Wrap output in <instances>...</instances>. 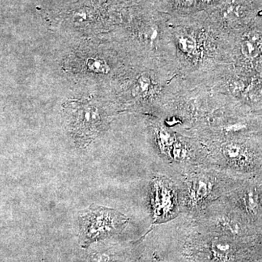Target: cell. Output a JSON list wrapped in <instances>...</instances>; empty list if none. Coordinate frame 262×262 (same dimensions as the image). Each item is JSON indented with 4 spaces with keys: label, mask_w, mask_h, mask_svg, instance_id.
Returning a JSON list of instances; mask_svg holds the SVG:
<instances>
[{
    "label": "cell",
    "mask_w": 262,
    "mask_h": 262,
    "mask_svg": "<svg viewBox=\"0 0 262 262\" xmlns=\"http://www.w3.org/2000/svg\"><path fill=\"white\" fill-rule=\"evenodd\" d=\"M128 221L118 211L95 205H91L79 214L81 236L86 244L121 231Z\"/></svg>",
    "instance_id": "6da1fadb"
},
{
    "label": "cell",
    "mask_w": 262,
    "mask_h": 262,
    "mask_svg": "<svg viewBox=\"0 0 262 262\" xmlns=\"http://www.w3.org/2000/svg\"><path fill=\"white\" fill-rule=\"evenodd\" d=\"M67 121L74 137L88 142L97 136L101 125L98 108L89 104H76L67 111Z\"/></svg>",
    "instance_id": "7a4b0ae2"
},
{
    "label": "cell",
    "mask_w": 262,
    "mask_h": 262,
    "mask_svg": "<svg viewBox=\"0 0 262 262\" xmlns=\"http://www.w3.org/2000/svg\"><path fill=\"white\" fill-rule=\"evenodd\" d=\"M212 186L211 182L203 178L194 179L189 184V195L194 204L203 201L210 194Z\"/></svg>",
    "instance_id": "3957f363"
},
{
    "label": "cell",
    "mask_w": 262,
    "mask_h": 262,
    "mask_svg": "<svg viewBox=\"0 0 262 262\" xmlns=\"http://www.w3.org/2000/svg\"><path fill=\"white\" fill-rule=\"evenodd\" d=\"M170 190H167L161 183H157L156 194H155V213H167L172 206V195Z\"/></svg>",
    "instance_id": "277c9868"
},
{
    "label": "cell",
    "mask_w": 262,
    "mask_h": 262,
    "mask_svg": "<svg viewBox=\"0 0 262 262\" xmlns=\"http://www.w3.org/2000/svg\"><path fill=\"white\" fill-rule=\"evenodd\" d=\"M213 252L220 260H228L232 252L231 245L223 239H216L212 245Z\"/></svg>",
    "instance_id": "5b68a950"
},
{
    "label": "cell",
    "mask_w": 262,
    "mask_h": 262,
    "mask_svg": "<svg viewBox=\"0 0 262 262\" xmlns=\"http://www.w3.org/2000/svg\"><path fill=\"white\" fill-rule=\"evenodd\" d=\"M87 67L91 71L98 74H108L110 70L106 61L98 57L88 58L87 60Z\"/></svg>",
    "instance_id": "8992f818"
},
{
    "label": "cell",
    "mask_w": 262,
    "mask_h": 262,
    "mask_svg": "<svg viewBox=\"0 0 262 262\" xmlns=\"http://www.w3.org/2000/svg\"><path fill=\"white\" fill-rule=\"evenodd\" d=\"M159 143L162 151L167 152L169 148L173 146L174 139L168 133L164 131H160L158 134Z\"/></svg>",
    "instance_id": "52a82bcc"
},
{
    "label": "cell",
    "mask_w": 262,
    "mask_h": 262,
    "mask_svg": "<svg viewBox=\"0 0 262 262\" xmlns=\"http://www.w3.org/2000/svg\"><path fill=\"white\" fill-rule=\"evenodd\" d=\"M241 149L236 144H228L224 146L223 153L229 160H236L241 156Z\"/></svg>",
    "instance_id": "ba28073f"
},
{
    "label": "cell",
    "mask_w": 262,
    "mask_h": 262,
    "mask_svg": "<svg viewBox=\"0 0 262 262\" xmlns=\"http://www.w3.org/2000/svg\"><path fill=\"white\" fill-rule=\"evenodd\" d=\"M181 49L187 53H192L196 50V43L193 39L183 37L179 39Z\"/></svg>",
    "instance_id": "9c48e42d"
},
{
    "label": "cell",
    "mask_w": 262,
    "mask_h": 262,
    "mask_svg": "<svg viewBox=\"0 0 262 262\" xmlns=\"http://www.w3.org/2000/svg\"><path fill=\"white\" fill-rule=\"evenodd\" d=\"M150 79L148 76L142 75L139 79L137 90L140 94H146L150 88Z\"/></svg>",
    "instance_id": "30bf717a"
},
{
    "label": "cell",
    "mask_w": 262,
    "mask_h": 262,
    "mask_svg": "<svg viewBox=\"0 0 262 262\" xmlns=\"http://www.w3.org/2000/svg\"><path fill=\"white\" fill-rule=\"evenodd\" d=\"M173 154L174 158L177 159V160L183 158L185 155V149H184L182 145L180 143L176 142V143H173Z\"/></svg>",
    "instance_id": "8fae6325"
},
{
    "label": "cell",
    "mask_w": 262,
    "mask_h": 262,
    "mask_svg": "<svg viewBox=\"0 0 262 262\" xmlns=\"http://www.w3.org/2000/svg\"><path fill=\"white\" fill-rule=\"evenodd\" d=\"M242 51L248 56H254L257 54V49L250 43H245L242 46Z\"/></svg>",
    "instance_id": "7c38bea8"
},
{
    "label": "cell",
    "mask_w": 262,
    "mask_h": 262,
    "mask_svg": "<svg viewBox=\"0 0 262 262\" xmlns=\"http://www.w3.org/2000/svg\"><path fill=\"white\" fill-rule=\"evenodd\" d=\"M180 1L186 7H191L196 2V0H180Z\"/></svg>",
    "instance_id": "4fadbf2b"
},
{
    "label": "cell",
    "mask_w": 262,
    "mask_h": 262,
    "mask_svg": "<svg viewBox=\"0 0 262 262\" xmlns=\"http://www.w3.org/2000/svg\"><path fill=\"white\" fill-rule=\"evenodd\" d=\"M202 1H204V2H210V1H212V0H202Z\"/></svg>",
    "instance_id": "5bb4252c"
}]
</instances>
